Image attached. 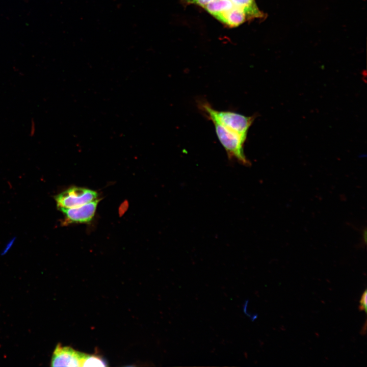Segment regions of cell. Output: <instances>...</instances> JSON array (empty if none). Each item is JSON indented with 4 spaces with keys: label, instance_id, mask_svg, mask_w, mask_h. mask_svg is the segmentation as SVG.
Returning <instances> with one entry per match:
<instances>
[{
    "label": "cell",
    "instance_id": "6da1fadb",
    "mask_svg": "<svg viewBox=\"0 0 367 367\" xmlns=\"http://www.w3.org/2000/svg\"><path fill=\"white\" fill-rule=\"evenodd\" d=\"M198 107L207 118L238 135L245 142L248 129L254 119L253 116H246L232 111H218L204 100L199 101Z\"/></svg>",
    "mask_w": 367,
    "mask_h": 367
},
{
    "label": "cell",
    "instance_id": "7a4b0ae2",
    "mask_svg": "<svg viewBox=\"0 0 367 367\" xmlns=\"http://www.w3.org/2000/svg\"><path fill=\"white\" fill-rule=\"evenodd\" d=\"M215 131L219 140L224 148L229 159H235L239 163L246 166L250 165L244 152V142L238 135L230 132L215 121Z\"/></svg>",
    "mask_w": 367,
    "mask_h": 367
},
{
    "label": "cell",
    "instance_id": "3957f363",
    "mask_svg": "<svg viewBox=\"0 0 367 367\" xmlns=\"http://www.w3.org/2000/svg\"><path fill=\"white\" fill-rule=\"evenodd\" d=\"M97 193L91 189L73 187L55 196L59 209L77 207L97 199Z\"/></svg>",
    "mask_w": 367,
    "mask_h": 367
},
{
    "label": "cell",
    "instance_id": "277c9868",
    "mask_svg": "<svg viewBox=\"0 0 367 367\" xmlns=\"http://www.w3.org/2000/svg\"><path fill=\"white\" fill-rule=\"evenodd\" d=\"M98 202L97 199L77 207L60 209L65 216L64 224L89 223L94 216Z\"/></svg>",
    "mask_w": 367,
    "mask_h": 367
},
{
    "label": "cell",
    "instance_id": "5b68a950",
    "mask_svg": "<svg viewBox=\"0 0 367 367\" xmlns=\"http://www.w3.org/2000/svg\"><path fill=\"white\" fill-rule=\"evenodd\" d=\"M84 354L70 347L58 344L53 352L50 366H81Z\"/></svg>",
    "mask_w": 367,
    "mask_h": 367
},
{
    "label": "cell",
    "instance_id": "8992f818",
    "mask_svg": "<svg viewBox=\"0 0 367 367\" xmlns=\"http://www.w3.org/2000/svg\"><path fill=\"white\" fill-rule=\"evenodd\" d=\"M218 20L231 27L243 23L248 18L243 10L235 6L215 16Z\"/></svg>",
    "mask_w": 367,
    "mask_h": 367
},
{
    "label": "cell",
    "instance_id": "52a82bcc",
    "mask_svg": "<svg viewBox=\"0 0 367 367\" xmlns=\"http://www.w3.org/2000/svg\"><path fill=\"white\" fill-rule=\"evenodd\" d=\"M233 6L230 0H214L203 8L215 17L220 13L230 10Z\"/></svg>",
    "mask_w": 367,
    "mask_h": 367
},
{
    "label": "cell",
    "instance_id": "ba28073f",
    "mask_svg": "<svg viewBox=\"0 0 367 367\" xmlns=\"http://www.w3.org/2000/svg\"><path fill=\"white\" fill-rule=\"evenodd\" d=\"M108 362L102 356L95 354H84L81 366H107Z\"/></svg>",
    "mask_w": 367,
    "mask_h": 367
},
{
    "label": "cell",
    "instance_id": "9c48e42d",
    "mask_svg": "<svg viewBox=\"0 0 367 367\" xmlns=\"http://www.w3.org/2000/svg\"><path fill=\"white\" fill-rule=\"evenodd\" d=\"M213 1L214 0H186L188 4H196L203 8Z\"/></svg>",
    "mask_w": 367,
    "mask_h": 367
},
{
    "label": "cell",
    "instance_id": "30bf717a",
    "mask_svg": "<svg viewBox=\"0 0 367 367\" xmlns=\"http://www.w3.org/2000/svg\"><path fill=\"white\" fill-rule=\"evenodd\" d=\"M360 305L359 309L360 310H364L366 311V291H365L362 295L361 299L360 301Z\"/></svg>",
    "mask_w": 367,
    "mask_h": 367
},
{
    "label": "cell",
    "instance_id": "8fae6325",
    "mask_svg": "<svg viewBox=\"0 0 367 367\" xmlns=\"http://www.w3.org/2000/svg\"><path fill=\"white\" fill-rule=\"evenodd\" d=\"M36 131V125L35 122L33 119L31 122L30 128V135L33 136Z\"/></svg>",
    "mask_w": 367,
    "mask_h": 367
},
{
    "label": "cell",
    "instance_id": "7c38bea8",
    "mask_svg": "<svg viewBox=\"0 0 367 367\" xmlns=\"http://www.w3.org/2000/svg\"><path fill=\"white\" fill-rule=\"evenodd\" d=\"M362 244L365 245L366 243V228H364L362 231Z\"/></svg>",
    "mask_w": 367,
    "mask_h": 367
}]
</instances>
